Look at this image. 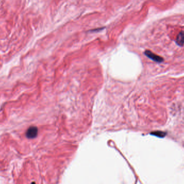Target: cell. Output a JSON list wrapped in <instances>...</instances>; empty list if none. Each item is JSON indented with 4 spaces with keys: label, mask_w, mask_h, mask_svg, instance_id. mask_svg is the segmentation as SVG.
Wrapping results in <instances>:
<instances>
[{
    "label": "cell",
    "mask_w": 184,
    "mask_h": 184,
    "mask_svg": "<svg viewBox=\"0 0 184 184\" xmlns=\"http://www.w3.org/2000/svg\"><path fill=\"white\" fill-rule=\"evenodd\" d=\"M144 54L146 56H147L148 58L157 63H161L164 61V59L162 57L153 53L151 51L147 50L145 51Z\"/></svg>",
    "instance_id": "6da1fadb"
},
{
    "label": "cell",
    "mask_w": 184,
    "mask_h": 184,
    "mask_svg": "<svg viewBox=\"0 0 184 184\" xmlns=\"http://www.w3.org/2000/svg\"><path fill=\"white\" fill-rule=\"evenodd\" d=\"M176 43L179 46H182L184 44V32L181 31L179 32L176 38Z\"/></svg>",
    "instance_id": "3957f363"
},
{
    "label": "cell",
    "mask_w": 184,
    "mask_h": 184,
    "mask_svg": "<svg viewBox=\"0 0 184 184\" xmlns=\"http://www.w3.org/2000/svg\"><path fill=\"white\" fill-rule=\"evenodd\" d=\"M151 134L153 136H155L158 137L163 138L166 135V133L164 132V131H156L152 132Z\"/></svg>",
    "instance_id": "277c9868"
},
{
    "label": "cell",
    "mask_w": 184,
    "mask_h": 184,
    "mask_svg": "<svg viewBox=\"0 0 184 184\" xmlns=\"http://www.w3.org/2000/svg\"><path fill=\"white\" fill-rule=\"evenodd\" d=\"M38 128L36 127H34V126L30 127V128H28L26 132V136L28 138H30V139L35 138L37 137L38 135Z\"/></svg>",
    "instance_id": "7a4b0ae2"
}]
</instances>
